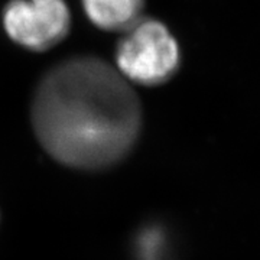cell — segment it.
Masks as SVG:
<instances>
[{"label": "cell", "mask_w": 260, "mask_h": 260, "mask_svg": "<svg viewBox=\"0 0 260 260\" xmlns=\"http://www.w3.org/2000/svg\"><path fill=\"white\" fill-rule=\"evenodd\" d=\"M140 103L126 78L95 56H75L41 80L32 121L42 146L68 167L97 169L121 159L138 139Z\"/></svg>", "instance_id": "cell-1"}, {"label": "cell", "mask_w": 260, "mask_h": 260, "mask_svg": "<svg viewBox=\"0 0 260 260\" xmlns=\"http://www.w3.org/2000/svg\"><path fill=\"white\" fill-rule=\"evenodd\" d=\"M116 62L119 73L130 81L159 85L177 73L179 48L164 23L140 19L117 44Z\"/></svg>", "instance_id": "cell-2"}, {"label": "cell", "mask_w": 260, "mask_h": 260, "mask_svg": "<svg viewBox=\"0 0 260 260\" xmlns=\"http://www.w3.org/2000/svg\"><path fill=\"white\" fill-rule=\"evenodd\" d=\"M3 25L20 47L47 51L68 35L71 15L64 0H10L3 10Z\"/></svg>", "instance_id": "cell-3"}, {"label": "cell", "mask_w": 260, "mask_h": 260, "mask_svg": "<svg viewBox=\"0 0 260 260\" xmlns=\"http://www.w3.org/2000/svg\"><path fill=\"white\" fill-rule=\"evenodd\" d=\"M145 0H83L88 19L104 30L126 32L140 20Z\"/></svg>", "instance_id": "cell-4"}, {"label": "cell", "mask_w": 260, "mask_h": 260, "mask_svg": "<svg viewBox=\"0 0 260 260\" xmlns=\"http://www.w3.org/2000/svg\"><path fill=\"white\" fill-rule=\"evenodd\" d=\"M138 249L140 260H160L165 249L164 234L159 230L149 229L139 237Z\"/></svg>", "instance_id": "cell-5"}]
</instances>
